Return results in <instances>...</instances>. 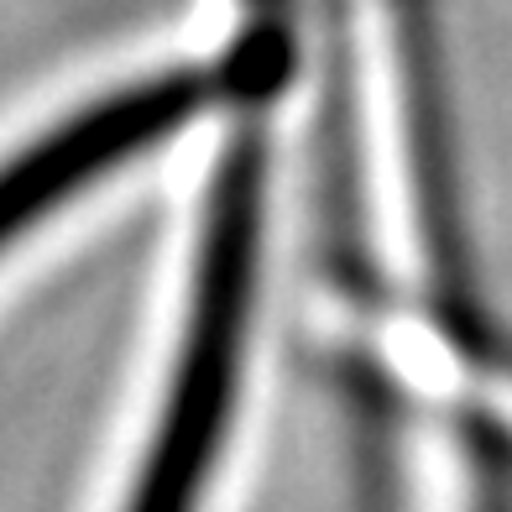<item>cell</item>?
Listing matches in <instances>:
<instances>
[{"label": "cell", "mask_w": 512, "mask_h": 512, "mask_svg": "<svg viewBox=\"0 0 512 512\" xmlns=\"http://www.w3.org/2000/svg\"><path fill=\"white\" fill-rule=\"evenodd\" d=\"M230 100H241V121L209 173L194 293L183 319L173 382L162 418L147 439L142 476L131 486L126 512H199L209 471L220 460V439L236 408L246 324L256 304V262H262V204H267V105L283 74H230Z\"/></svg>", "instance_id": "6da1fadb"}, {"label": "cell", "mask_w": 512, "mask_h": 512, "mask_svg": "<svg viewBox=\"0 0 512 512\" xmlns=\"http://www.w3.org/2000/svg\"><path fill=\"white\" fill-rule=\"evenodd\" d=\"M215 95H225V68H215V74L173 68L152 84L115 89L100 105L68 115L58 131L27 142L11 162H0V251L42 215H53L68 194H79L84 183L105 178L126 157L183 131Z\"/></svg>", "instance_id": "7a4b0ae2"}]
</instances>
